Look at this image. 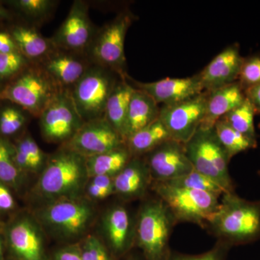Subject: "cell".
<instances>
[{"instance_id":"1","label":"cell","mask_w":260,"mask_h":260,"mask_svg":"<svg viewBox=\"0 0 260 260\" xmlns=\"http://www.w3.org/2000/svg\"><path fill=\"white\" fill-rule=\"evenodd\" d=\"M86 158L63 147L48 157L35 186V192L47 203L81 198L88 182Z\"/></svg>"},{"instance_id":"2","label":"cell","mask_w":260,"mask_h":260,"mask_svg":"<svg viewBox=\"0 0 260 260\" xmlns=\"http://www.w3.org/2000/svg\"><path fill=\"white\" fill-rule=\"evenodd\" d=\"M217 235L232 244L260 238V201H249L234 192L223 194L218 213L210 223Z\"/></svg>"},{"instance_id":"3","label":"cell","mask_w":260,"mask_h":260,"mask_svg":"<svg viewBox=\"0 0 260 260\" xmlns=\"http://www.w3.org/2000/svg\"><path fill=\"white\" fill-rule=\"evenodd\" d=\"M95 218L93 205L80 198L47 203L38 210L36 219L53 237L70 242L85 235Z\"/></svg>"},{"instance_id":"4","label":"cell","mask_w":260,"mask_h":260,"mask_svg":"<svg viewBox=\"0 0 260 260\" xmlns=\"http://www.w3.org/2000/svg\"><path fill=\"white\" fill-rule=\"evenodd\" d=\"M155 189L174 218L183 221L210 223L220 208L219 196L156 181Z\"/></svg>"},{"instance_id":"5","label":"cell","mask_w":260,"mask_h":260,"mask_svg":"<svg viewBox=\"0 0 260 260\" xmlns=\"http://www.w3.org/2000/svg\"><path fill=\"white\" fill-rule=\"evenodd\" d=\"M184 145L195 170L217 181L229 192H234V183L229 172L231 159L219 143L213 129H198Z\"/></svg>"},{"instance_id":"6","label":"cell","mask_w":260,"mask_h":260,"mask_svg":"<svg viewBox=\"0 0 260 260\" xmlns=\"http://www.w3.org/2000/svg\"><path fill=\"white\" fill-rule=\"evenodd\" d=\"M61 89L39 67L28 70L0 92V100L15 103L39 117Z\"/></svg>"},{"instance_id":"7","label":"cell","mask_w":260,"mask_h":260,"mask_svg":"<svg viewBox=\"0 0 260 260\" xmlns=\"http://www.w3.org/2000/svg\"><path fill=\"white\" fill-rule=\"evenodd\" d=\"M110 71L100 65L90 66L70 90L75 107L85 122L104 117L108 99L118 82Z\"/></svg>"},{"instance_id":"8","label":"cell","mask_w":260,"mask_h":260,"mask_svg":"<svg viewBox=\"0 0 260 260\" xmlns=\"http://www.w3.org/2000/svg\"><path fill=\"white\" fill-rule=\"evenodd\" d=\"M133 22L132 15L121 13L95 34L89 51L96 64L112 70L121 78L127 76L124 42Z\"/></svg>"},{"instance_id":"9","label":"cell","mask_w":260,"mask_h":260,"mask_svg":"<svg viewBox=\"0 0 260 260\" xmlns=\"http://www.w3.org/2000/svg\"><path fill=\"white\" fill-rule=\"evenodd\" d=\"M172 213L161 200L143 205L138 217L137 239L150 260H160L172 228Z\"/></svg>"},{"instance_id":"10","label":"cell","mask_w":260,"mask_h":260,"mask_svg":"<svg viewBox=\"0 0 260 260\" xmlns=\"http://www.w3.org/2000/svg\"><path fill=\"white\" fill-rule=\"evenodd\" d=\"M39 119L44 139L50 143L64 144L85 123L75 107L70 90L68 89H61L43 111Z\"/></svg>"},{"instance_id":"11","label":"cell","mask_w":260,"mask_h":260,"mask_svg":"<svg viewBox=\"0 0 260 260\" xmlns=\"http://www.w3.org/2000/svg\"><path fill=\"white\" fill-rule=\"evenodd\" d=\"M208 92L203 91L187 100L160 107L158 119L171 138L185 144L199 129L205 114Z\"/></svg>"},{"instance_id":"12","label":"cell","mask_w":260,"mask_h":260,"mask_svg":"<svg viewBox=\"0 0 260 260\" xmlns=\"http://www.w3.org/2000/svg\"><path fill=\"white\" fill-rule=\"evenodd\" d=\"M124 145L125 141L121 135L103 117L85 121L64 146L88 158Z\"/></svg>"},{"instance_id":"13","label":"cell","mask_w":260,"mask_h":260,"mask_svg":"<svg viewBox=\"0 0 260 260\" xmlns=\"http://www.w3.org/2000/svg\"><path fill=\"white\" fill-rule=\"evenodd\" d=\"M95 35L89 18L88 5L76 1L51 41L56 49L80 53L89 49Z\"/></svg>"},{"instance_id":"14","label":"cell","mask_w":260,"mask_h":260,"mask_svg":"<svg viewBox=\"0 0 260 260\" xmlns=\"http://www.w3.org/2000/svg\"><path fill=\"white\" fill-rule=\"evenodd\" d=\"M6 236L17 260H45L44 234L37 219L28 215L19 217L10 223Z\"/></svg>"},{"instance_id":"15","label":"cell","mask_w":260,"mask_h":260,"mask_svg":"<svg viewBox=\"0 0 260 260\" xmlns=\"http://www.w3.org/2000/svg\"><path fill=\"white\" fill-rule=\"evenodd\" d=\"M146 164L156 181L177 179L194 170L184 144L170 139L148 153Z\"/></svg>"},{"instance_id":"16","label":"cell","mask_w":260,"mask_h":260,"mask_svg":"<svg viewBox=\"0 0 260 260\" xmlns=\"http://www.w3.org/2000/svg\"><path fill=\"white\" fill-rule=\"evenodd\" d=\"M243 60L238 44H232L219 53L198 74L204 91H212L238 81Z\"/></svg>"},{"instance_id":"17","label":"cell","mask_w":260,"mask_h":260,"mask_svg":"<svg viewBox=\"0 0 260 260\" xmlns=\"http://www.w3.org/2000/svg\"><path fill=\"white\" fill-rule=\"evenodd\" d=\"M134 82L137 89L150 95L158 104L172 105L204 91L198 75L186 78H166L151 83Z\"/></svg>"},{"instance_id":"18","label":"cell","mask_w":260,"mask_h":260,"mask_svg":"<svg viewBox=\"0 0 260 260\" xmlns=\"http://www.w3.org/2000/svg\"><path fill=\"white\" fill-rule=\"evenodd\" d=\"M56 50L43 59L41 67L61 88L70 90V87L73 88L79 81L90 66L70 52Z\"/></svg>"},{"instance_id":"19","label":"cell","mask_w":260,"mask_h":260,"mask_svg":"<svg viewBox=\"0 0 260 260\" xmlns=\"http://www.w3.org/2000/svg\"><path fill=\"white\" fill-rule=\"evenodd\" d=\"M245 99L244 90L238 81L208 92L206 114L199 129H213L217 121L241 105Z\"/></svg>"},{"instance_id":"20","label":"cell","mask_w":260,"mask_h":260,"mask_svg":"<svg viewBox=\"0 0 260 260\" xmlns=\"http://www.w3.org/2000/svg\"><path fill=\"white\" fill-rule=\"evenodd\" d=\"M158 104L145 92L135 88L126 114L122 138L126 140L137 132L158 119Z\"/></svg>"},{"instance_id":"21","label":"cell","mask_w":260,"mask_h":260,"mask_svg":"<svg viewBox=\"0 0 260 260\" xmlns=\"http://www.w3.org/2000/svg\"><path fill=\"white\" fill-rule=\"evenodd\" d=\"M150 178L146 162L138 158H132L114 177V193L125 198H138L144 194Z\"/></svg>"},{"instance_id":"22","label":"cell","mask_w":260,"mask_h":260,"mask_svg":"<svg viewBox=\"0 0 260 260\" xmlns=\"http://www.w3.org/2000/svg\"><path fill=\"white\" fill-rule=\"evenodd\" d=\"M102 229L104 237L114 252L122 253L131 241L129 214L121 206H114L103 217Z\"/></svg>"},{"instance_id":"23","label":"cell","mask_w":260,"mask_h":260,"mask_svg":"<svg viewBox=\"0 0 260 260\" xmlns=\"http://www.w3.org/2000/svg\"><path fill=\"white\" fill-rule=\"evenodd\" d=\"M125 79L121 78L116 83L108 99L104 116L121 137L130 101L135 90V88L126 83Z\"/></svg>"},{"instance_id":"24","label":"cell","mask_w":260,"mask_h":260,"mask_svg":"<svg viewBox=\"0 0 260 260\" xmlns=\"http://www.w3.org/2000/svg\"><path fill=\"white\" fill-rule=\"evenodd\" d=\"M12 38L22 54L29 59L43 60L56 49L51 39H46L34 28L17 27Z\"/></svg>"},{"instance_id":"25","label":"cell","mask_w":260,"mask_h":260,"mask_svg":"<svg viewBox=\"0 0 260 260\" xmlns=\"http://www.w3.org/2000/svg\"><path fill=\"white\" fill-rule=\"evenodd\" d=\"M131 159V153L126 144L107 153L88 157L86 158L88 177L109 176L114 177L126 167Z\"/></svg>"},{"instance_id":"26","label":"cell","mask_w":260,"mask_h":260,"mask_svg":"<svg viewBox=\"0 0 260 260\" xmlns=\"http://www.w3.org/2000/svg\"><path fill=\"white\" fill-rule=\"evenodd\" d=\"M170 139L172 138L167 128L158 119L130 136L125 144L132 155H139L150 153Z\"/></svg>"},{"instance_id":"27","label":"cell","mask_w":260,"mask_h":260,"mask_svg":"<svg viewBox=\"0 0 260 260\" xmlns=\"http://www.w3.org/2000/svg\"><path fill=\"white\" fill-rule=\"evenodd\" d=\"M213 129L219 143L230 159L237 154L256 148L257 146V140L251 139L239 133L223 119L217 121Z\"/></svg>"},{"instance_id":"28","label":"cell","mask_w":260,"mask_h":260,"mask_svg":"<svg viewBox=\"0 0 260 260\" xmlns=\"http://www.w3.org/2000/svg\"><path fill=\"white\" fill-rule=\"evenodd\" d=\"M255 114L252 104L246 98L241 105L228 113L221 119H223L239 133L251 139L256 140L254 121Z\"/></svg>"},{"instance_id":"29","label":"cell","mask_w":260,"mask_h":260,"mask_svg":"<svg viewBox=\"0 0 260 260\" xmlns=\"http://www.w3.org/2000/svg\"><path fill=\"white\" fill-rule=\"evenodd\" d=\"M164 182H167L171 185L178 186V187L207 191V192L218 195L219 197L222 194L230 193L217 181L198 172L195 169L182 177L172 179V180L164 181Z\"/></svg>"},{"instance_id":"30","label":"cell","mask_w":260,"mask_h":260,"mask_svg":"<svg viewBox=\"0 0 260 260\" xmlns=\"http://www.w3.org/2000/svg\"><path fill=\"white\" fill-rule=\"evenodd\" d=\"M20 172L14 160L13 146L0 138V182L16 187L20 181Z\"/></svg>"},{"instance_id":"31","label":"cell","mask_w":260,"mask_h":260,"mask_svg":"<svg viewBox=\"0 0 260 260\" xmlns=\"http://www.w3.org/2000/svg\"><path fill=\"white\" fill-rule=\"evenodd\" d=\"M238 82L244 91L246 89L260 84V56L244 57Z\"/></svg>"},{"instance_id":"32","label":"cell","mask_w":260,"mask_h":260,"mask_svg":"<svg viewBox=\"0 0 260 260\" xmlns=\"http://www.w3.org/2000/svg\"><path fill=\"white\" fill-rule=\"evenodd\" d=\"M56 3L51 0H19L15 4L28 16L42 20L50 15Z\"/></svg>"},{"instance_id":"33","label":"cell","mask_w":260,"mask_h":260,"mask_svg":"<svg viewBox=\"0 0 260 260\" xmlns=\"http://www.w3.org/2000/svg\"><path fill=\"white\" fill-rule=\"evenodd\" d=\"M15 148L21 150L30 159L34 172H42L47 164L48 157L31 137L26 136L20 140Z\"/></svg>"},{"instance_id":"34","label":"cell","mask_w":260,"mask_h":260,"mask_svg":"<svg viewBox=\"0 0 260 260\" xmlns=\"http://www.w3.org/2000/svg\"><path fill=\"white\" fill-rule=\"evenodd\" d=\"M79 249L82 260H112L107 248L95 236L84 238Z\"/></svg>"},{"instance_id":"35","label":"cell","mask_w":260,"mask_h":260,"mask_svg":"<svg viewBox=\"0 0 260 260\" xmlns=\"http://www.w3.org/2000/svg\"><path fill=\"white\" fill-rule=\"evenodd\" d=\"M26 118L18 109L8 107L0 114V133L4 135L14 134L25 124Z\"/></svg>"},{"instance_id":"36","label":"cell","mask_w":260,"mask_h":260,"mask_svg":"<svg viewBox=\"0 0 260 260\" xmlns=\"http://www.w3.org/2000/svg\"><path fill=\"white\" fill-rule=\"evenodd\" d=\"M89 179L85 191L91 199H105L114 193V177L96 176Z\"/></svg>"},{"instance_id":"37","label":"cell","mask_w":260,"mask_h":260,"mask_svg":"<svg viewBox=\"0 0 260 260\" xmlns=\"http://www.w3.org/2000/svg\"><path fill=\"white\" fill-rule=\"evenodd\" d=\"M25 64V56L18 51L0 54V78L12 76L21 70Z\"/></svg>"},{"instance_id":"38","label":"cell","mask_w":260,"mask_h":260,"mask_svg":"<svg viewBox=\"0 0 260 260\" xmlns=\"http://www.w3.org/2000/svg\"><path fill=\"white\" fill-rule=\"evenodd\" d=\"M52 260H82L79 246L73 245L63 248L54 254Z\"/></svg>"},{"instance_id":"39","label":"cell","mask_w":260,"mask_h":260,"mask_svg":"<svg viewBox=\"0 0 260 260\" xmlns=\"http://www.w3.org/2000/svg\"><path fill=\"white\" fill-rule=\"evenodd\" d=\"M15 207L14 198L5 184L0 182V210L8 211Z\"/></svg>"},{"instance_id":"40","label":"cell","mask_w":260,"mask_h":260,"mask_svg":"<svg viewBox=\"0 0 260 260\" xmlns=\"http://www.w3.org/2000/svg\"><path fill=\"white\" fill-rule=\"evenodd\" d=\"M244 93L246 99L252 104L255 113L260 114V84L246 89Z\"/></svg>"},{"instance_id":"41","label":"cell","mask_w":260,"mask_h":260,"mask_svg":"<svg viewBox=\"0 0 260 260\" xmlns=\"http://www.w3.org/2000/svg\"><path fill=\"white\" fill-rule=\"evenodd\" d=\"M16 44L13 38L6 32H0V54L17 51Z\"/></svg>"},{"instance_id":"42","label":"cell","mask_w":260,"mask_h":260,"mask_svg":"<svg viewBox=\"0 0 260 260\" xmlns=\"http://www.w3.org/2000/svg\"><path fill=\"white\" fill-rule=\"evenodd\" d=\"M172 260H222V259H220L218 251L213 250L200 256H179Z\"/></svg>"},{"instance_id":"43","label":"cell","mask_w":260,"mask_h":260,"mask_svg":"<svg viewBox=\"0 0 260 260\" xmlns=\"http://www.w3.org/2000/svg\"><path fill=\"white\" fill-rule=\"evenodd\" d=\"M8 15V12L3 7L0 6V18H6Z\"/></svg>"},{"instance_id":"44","label":"cell","mask_w":260,"mask_h":260,"mask_svg":"<svg viewBox=\"0 0 260 260\" xmlns=\"http://www.w3.org/2000/svg\"><path fill=\"white\" fill-rule=\"evenodd\" d=\"M3 239H2L1 237H0V260H1L2 256H3Z\"/></svg>"}]
</instances>
